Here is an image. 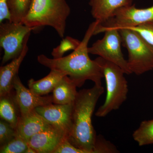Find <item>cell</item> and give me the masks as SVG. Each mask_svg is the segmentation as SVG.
Masks as SVG:
<instances>
[{
	"instance_id": "30bf717a",
	"label": "cell",
	"mask_w": 153,
	"mask_h": 153,
	"mask_svg": "<svg viewBox=\"0 0 153 153\" xmlns=\"http://www.w3.org/2000/svg\"><path fill=\"white\" fill-rule=\"evenodd\" d=\"M13 86L15 90V100L21 115L29 113L38 107L53 103L52 96H43L33 93L23 85L18 74L14 78Z\"/></svg>"
},
{
	"instance_id": "d4e9b609",
	"label": "cell",
	"mask_w": 153,
	"mask_h": 153,
	"mask_svg": "<svg viewBox=\"0 0 153 153\" xmlns=\"http://www.w3.org/2000/svg\"><path fill=\"white\" fill-rule=\"evenodd\" d=\"M53 153H87L85 151L76 147L68 140H63Z\"/></svg>"
},
{
	"instance_id": "4316f807",
	"label": "cell",
	"mask_w": 153,
	"mask_h": 153,
	"mask_svg": "<svg viewBox=\"0 0 153 153\" xmlns=\"http://www.w3.org/2000/svg\"><path fill=\"white\" fill-rule=\"evenodd\" d=\"M26 153H37L35 150L33 149V148L30 147V146L29 147L27 150V152Z\"/></svg>"
},
{
	"instance_id": "e0dca14e",
	"label": "cell",
	"mask_w": 153,
	"mask_h": 153,
	"mask_svg": "<svg viewBox=\"0 0 153 153\" xmlns=\"http://www.w3.org/2000/svg\"><path fill=\"white\" fill-rule=\"evenodd\" d=\"M12 94L0 97V117L16 129L21 115H18L19 108Z\"/></svg>"
},
{
	"instance_id": "7402d4cb",
	"label": "cell",
	"mask_w": 153,
	"mask_h": 153,
	"mask_svg": "<svg viewBox=\"0 0 153 153\" xmlns=\"http://www.w3.org/2000/svg\"><path fill=\"white\" fill-rule=\"evenodd\" d=\"M138 33L152 51L153 53V21L135 27L128 28Z\"/></svg>"
},
{
	"instance_id": "484cf974",
	"label": "cell",
	"mask_w": 153,
	"mask_h": 153,
	"mask_svg": "<svg viewBox=\"0 0 153 153\" xmlns=\"http://www.w3.org/2000/svg\"><path fill=\"white\" fill-rule=\"evenodd\" d=\"M10 16L7 6V0H0V23L10 21Z\"/></svg>"
},
{
	"instance_id": "277c9868",
	"label": "cell",
	"mask_w": 153,
	"mask_h": 153,
	"mask_svg": "<svg viewBox=\"0 0 153 153\" xmlns=\"http://www.w3.org/2000/svg\"><path fill=\"white\" fill-rule=\"evenodd\" d=\"M100 66L106 82V95L103 104L95 113L96 116L104 117L118 109L127 98L128 92L126 74L120 66L100 57L95 59Z\"/></svg>"
},
{
	"instance_id": "44dd1931",
	"label": "cell",
	"mask_w": 153,
	"mask_h": 153,
	"mask_svg": "<svg viewBox=\"0 0 153 153\" xmlns=\"http://www.w3.org/2000/svg\"><path fill=\"white\" fill-rule=\"evenodd\" d=\"M28 141L16 136L5 144L1 146V153H26L29 148Z\"/></svg>"
},
{
	"instance_id": "ffe728a7",
	"label": "cell",
	"mask_w": 153,
	"mask_h": 153,
	"mask_svg": "<svg viewBox=\"0 0 153 153\" xmlns=\"http://www.w3.org/2000/svg\"><path fill=\"white\" fill-rule=\"evenodd\" d=\"M81 41L77 39L67 36L63 38L60 44L52 50V55L53 58H61L63 57L66 52L71 50H75L80 45Z\"/></svg>"
},
{
	"instance_id": "9c48e42d",
	"label": "cell",
	"mask_w": 153,
	"mask_h": 153,
	"mask_svg": "<svg viewBox=\"0 0 153 153\" xmlns=\"http://www.w3.org/2000/svg\"><path fill=\"white\" fill-rule=\"evenodd\" d=\"M73 103L68 104H51L35 108L47 122L54 127L63 130L68 135L72 126Z\"/></svg>"
},
{
	"instance_id": "3957f363",
	"label": "cell",
	"mask_w": 153,
	"mask_h": 153,
	"mask_svg": "<svg viewBox=\"0 0 153 153\" xmlns=\"http://www.w3.org/2000/svg\"><path fill=\"white\" fill-rule=\"evenodd\" d=\"M70 13L66 0H31L30 10L22 24L35 30L49 26L63 38Z\"/></svg>"
},
{
	"instance_id": "cb8c5ba5",
	"label": "cell",
	"mask_w": 153,
	"mask_h": 153,
	"mask_svg": "<svg viewBox=\"0 0 153 153\" xmlns=\"http://www.w3.org/2000/svg\"><path fill=\"white\" fill-rule=\"evenodd\" d=\"M16 136V129L6 121H0V145L5 144Z\"/></svg>"
},
{
	"instance_id": "ac0fdd59",
	"label": "cell",
	"mask_w": 153,
	"mask_h": 153,
	"mask_svg": "<svg viewBox=\"0 0 153 153\" xmlns=\"http://www.w3.org/2000/svg\"><path fill=\"white\" fill-rule=\"evenodd\" d=\"M31 0H7L10 22L22 23L30 10Z\"/></svg>"
},
{
	"instance_id": "ba28073f",
	"label": "cell",
	"mask_w": 153,
	"mask_h": 153,
	"mask_svg": "<svg viewBox=\"0 0 153 153\" xmlns=\"http://www.w3.org/2000/svg\"><path fill=\"white\" fill-rule=\"evenodd\" d=\"M153 21V6L137 8L135 5L123 7L115 12L112 18L102 25L118 29L131 28Z\"/></svg>"
},
{
	"instance_id": "8fae6325",
	"label": "cell",
	"mask_w": 153,
	"mask_h": 153,
	"mask_svg": "<svg viewBox=\"0 0 153 153\" xmlns=\"http://www.w3.org/2000/svg\"><path fill=\"white\" fill-rule=\"evenodd\" d=\"M68 134L60 129L52 126L33 135L28 141L29 146L37 153H53Z\"/></svg>"
},
{
	"instance_id": "603a6c76",
	"label": "cell",
	"mask_w": 153,
	"mask_h": 153,
	"mask_svg": "<svg viewBox=\"0 0 153 153\" xmlns=\"http://www.w3.org/2000/svg\"><path fill=\"white\" fill-rule=\"evenodd\" d=\"M113 144L101 135L97 136L93 153H117L119 152Z\"/></svg>"
},
{
	"instance_id": "9a60e30c",
	"label": "cell",
	"mask_w": 153,
	"mask_h": 153,
	"mask_svg": "<svg viewBox=\"0 0 153 153\" xmlns=\"http://www.w3.org/2000/svg\"><path fill=\"white\" fill-rule=\"evenodd\" d=\"M76 88L75 83L69 76H64L52 91L53 103L62 105L73 103L78 92Z\"/></svg>"
},
{
	"instance_id": "7c38bea8",
	"label": "cell",
	"mask_w": 153,
	"mask_h": 153,
	"mask_svg": "<svg viewBox=\"0 0 153 153\" xmlns=\"http://www.w3.org/2000/svg\"><path fill=\"white\" fill-rule=\"evenodd\" d=\"M35 110L20 115L16 130V135L28 142L33 135L52 127Z\"/></svg>"
},
{
	"instance_id": "4fadbf2b",
	"label": "cell",
	"mask_w": 153,
	"mask_h": 153,
	"mask_svg": "<svg viewBox=\"0 0 153 153\" xmlns=\"http://www.w3.org/2000/svg\"><path fill=\"white\" fill-rule=\"evenodd\" d=\"M30 34L31 33L28 34L25 38L24 47L21 54L12 60L10 63L0 67V97L12 92L14 78L18 75L19 68L29 50L27 43Z\"/></svg>"
},
{
	"instance_id": "6da1fadb",
	"label": "cell",
	"mask_w": 153,
	"mask_h": 153,
	"mask_svg": "<svg viewBox=\"0 0 153 153\" xmlns=\"http://www.w3.org/2000/svg\"><path fill=\"white\" fill-rule=\"evenodd\" d=\"M99 24L95 21L89 25L80 45L71 54L57 59L42 54L37 57L38 63L50 70L66 74L77 87H81L87 80H91L94 85H102V79L104 78L102 70L95 60L90 59L88 51V43Z\"/></svg>"
},
{
	"instance_id": "5b68a950",
	"label": "cell",
	"mask_w": 153,
	"mask_h": 153,
	"mask_svg": "<svg viewBox=\"0 0 153 153\" xmlns=\"http://www.w3.org/2000/svg\"><path fill=\"white\" fill-rule=\"evenodd\" d=\"M123 46L128 52L127 60L132 74L140 75L153 69V53L139 34L128 28L118 29Z\"/></svg>"
},
{
	"instance_id": "d6986e66",
	"label": "cell",
	"mask_w": 153,
	"mask_h": 153,
	"mask_svg": "<svg viewBox=\"0 0 153 153\" xmlns=\"http://www.w3.org/2000/svg\"><path fill=\"white\" fill-rule=\"evenodd\" d=\"M133 138L140 146L153 144V120H144L134 131Z\"/></svg>"
},
{
	"instance_id": "5bb4252c",
	"label": "cell",
	"mask_w": 153,
	"mask_h": 153,
	"mask_svg": "<svg viewBox=\"0 0 153 153\" xmlns=\"http://www.w3.org/2000/svg\"><path fill=\"white\" fill-rule=\"evenodd\" d=\"M133 0H90L91 15L95 21L102 25L113 16L118 9L132 5Z\"/></svg>"
},
{
	"instance_id": "52a82bcc",
	"label": "cell",
	"mask_w": 153,
	"mask_h": 153,
	"mask_svg": "<svg viewBox=\"0 0 153 153\" xmlns=\"http://www.w3.org/2000/svg\"><path fill=\"white\" fill-rule=\"evenodd\" d=\"M35 30L21 23L7 21L0 23V46L4 51L2 64L13 60L21 54L25 38Z\"/></svg>"
},
{
	"instance_id": "8992f818",
	"label": "cell",
	"mask_w": 153,
	"mask_h": 153,
	"mask_svg": "<svg viewBox=\"0 0 153 153\" xmlns=\"http://www.w3.org/2000/svg\"><path fill=\"white\" fill-rule=\"evenodd\" d=\"M105 33L103 38L97 40L88 48L89 54L112 62L120 66L126 74H132L127 60L124 57L121 50L122 39L119 30L114 27H107L99 24L94 31V36Z\"/></svg>"
},
{
	"instance_id": "7a4b0ae2",
	"label": "cell",
	"mask_w": 153,
	"mask_h": 153,
	"mask_svg": "<svg viewBox=\"0 0 153 153\" xmlns=\"http://www.w3.org/2000/svg\"><path fill=\"white\" fill-rule=\"evenodd\" d=\"M104 92L102 85L77 92L73 102L72 126L68 140L76 147L93 153L97 135L92 126V116L99 99Z\"/></svg>"
},
{
	"instance_id": "2e32d148",
	"label": "cell",
	"mask_w": 153,
	"mask_h": 153,
	"mask_svg": "<svg viewBox=\"0 0 153 153\" xmlns=\"http://www.w3.org/2000/svg\"><path fill=\"white\" fill-rule=\"evenodd\" d=\"M66 75L61 71L51 70L50 73L42 79L38 80L30 79L28 81V86L33 93L37 95H47L52 92L58 82Z\"/></svg>"
}]
</instances>
